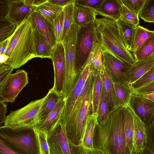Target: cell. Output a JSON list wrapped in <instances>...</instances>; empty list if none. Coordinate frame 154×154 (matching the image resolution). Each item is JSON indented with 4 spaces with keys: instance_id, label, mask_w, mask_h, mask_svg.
I'll use <instances>...</instances> for the list:
<instances>
[{
    "instance_id": "obj_1",
    "label": "cell",
    "mask_w": 154,
    "mask_h": 154,
    "mask_svg": "<svg viewBox=\"0 0 154 154\" xmlns=\"http://www.w3.org/2000/svg\"><path fill=\"white\" fill-rule=\"evenodd\" d=\"M125 107L109 111L106 119L97 123L94 135V148L102 149L107 154H133L126 144Z\"/></svg>"
},
{
    "instance_id": "obj_2",
    "label": "cell",
    "mask_w": 154,
    "mask_h": 154,
    "mask_svg": "<svg viewBox=\"0 0 154 154\" xmlns=\"http://www.w3.org/2000/svg\"><path fill=\"white\" fill-rule=\"evenodd\" d=\"M92 32L94 41L102 51L131 65L136 62L120 37L116 21L104 17L96 18Z\"/></svg>"
},
{
    "instance_id": "obj_3",
    "label": "cell",
    "mask_w": 154,
    "mask_h": 154,
    "mask_svg": "<svg viewBox=\"0 0 154 154\" xmlns=\"http://www.w3.org/2000/svg\"><path fill=\"white\" fill-rule=\"evenodd\" d=\"M9 57L4 63L19 68L37 57L34 29L30 14L17 27L5 54Z\"/></svg>"
},
{
    "instance_id": "obj_4",
    "label": "cell",
    "mask_w": 154,
    "mask_h": 154,
    "mask_svg": "<svg viewBox=\"0 0 154 154\" xmlns=\"http://www.w3.org/2000/svg\"><path fill=\"white\" fill-rule=\"evenodd\" d=\"M92 66L90 54L85 64L79 69L80 73L78 81L66 98L60 123L65 127L70 142L74 136L78 115L83 100L86 82Z\"/></svg>"
},
{
    "instance_id": "obj_5",
    "label": "cell",
    "mask_w": 154,
    "mask_h": 154,
    "mask_svg": "<svg viewBox=\"0 0 154 154\" xmlns=\"http://www.w3.org/2000/svg\"><path fill=\"white\" fill-rule=\"evenodd\" d=\"M0 140L20 154H40L33 128L14 130L1 126Z\"/></svg>"
},
{
    "instance_id": "obj_6",
    "label": "cell",
    "mask_w": 154,
    "mask_h": 154,
    "mask_svg": "<svg viewBox=\"0 0 154 154\" xmlns=\"http://www.w3.org/2000/svg\"><path fill=\"white\" fill-rule=\"evenodd\" d=\"M79 28L74 23L72 24L61 42L64 50L66 60L64 88L66 98L69 94L76 83L80 73L75 60L76 45Z\"/></svg>"
},
{
    "instance_id": "obj_7",
    "label": "cell",
    "mask_w": 154,
    "mask_h": 154,
    "mask_svg": "<svg viewBox=\"0 0 154 154\" xmlns=\"http://www.w3.org/2000/svg\"><path fill=\"white\" fill-rule=\"evenodd\" d=\"M46 96L32 101L25 106L11 111L6 116L4 127L14 130L33 128L38 122V117Z\"/></svg>"
},
{
    "instance_id": "obj_8",
    "label": "cell",
    "mask_w": 154,
    "mask_h": 154,
    "mask_svg": "<svg viewBox=\"0 0 154 154\" xmlns=\"http://www.w3.org/2000/svg\"><path fill=\"white\" fill-rule=\"evenodd\" d=\"M95 70L92 66L86 82L82 103L78 115L72 143L81 145L89 115L91 113Z\"/></svg>"
},
{
    "instance_id": "obj_9",
    "label": "cell",
    "mask_w": 154,
    "mask_h": 154,
    "mask_svg": "<svg viewBox=\"0 0 154 154\" xmlns=\"http://www.w3.org/2000/svg\"><path fill=\"white\" fill-rule=\"evenodd\" d=\"M28 83L27 72L18 69L12 73L0 84V101L14 102L18 94Z\"/></svg>"
},
{
    "instance_id": "obj_10",
    "label": "cell",
    "mask_w": 154,
    "mask_h": 154,
    "mask_svg": "<svg viewBox=\"0 0 154 154\" xmlns=\"http://www.w3.org/2000/svg\"><path fill=\"white\" fill-rule=\"evenodd\" d=\"M102 53L103 66L109 71L114 81L131 88L129 82L130 72L132 65L124 62L104 51H102Z\"/></svg>"
},
{
    "instance_id": "obj_11",
    "label": "cell",
    "mask_w": 154,
    "mask_h": 154,
    "mask_svg": "<svg viewBox=\"0 0 154 154\" xmlns=\"http://www.w3.org/2000/svg\"><path fill=\"white\" fill-rule=\"evenodd\" d=\"M93 23L79 28L75 50L76 65L79 69L87 60L93 47L94 41L92 32Z\"/></svg>"
},
{
    "instance_id": "obj_12",
    "label": "cell",
    "mask_w": 154,
    "mask_h": 154,
    "mask_svg": "<svg viewBox=\"0 0 154 154\" xmlns=\"http://www.w3.org/2000/svg\"><path fill=\"white\" fill-rule=\"evenodd\" d=\"M54 71V83L52 87L60 96L64 97V88L66 72V60L62 42H57L51 59Z\"/></svg>"
},
{
    "instance_id": "obj_13",
    "label": "cell",
    "mask_w": 154,
    "mask_h": 154,
    "mask_svg": "<svg viewBox=\"0 0 154 154\" xmlns=\"http://www.w3.org/2000/svg\"><path fill=\"white\" fill-rule=\"evenodd\" d=\"M128 105L146 128L152 123L154 120V102L142 95L132 94Z\"/></svg>"
},
{
    "instance_id": "obj_14",
    "label": "cell",
    "mask_w": 154,
    "mask_h": 154,
    "mask_svg": "<svg viewBox=\"0 0 154 154\" xmlns=\"http://www.w3.org/2000/svg\"><path fill=\"white\" fill-rule=\"evenodd\" d=\"M50 154H71L65 127L60 123L48 136Z\"/></svg>"
},
{
    "instance_id": "obj_15",
    "label": "cell",
    "mask_w": 154,
    "mask_h": 154,
    "mask_svg": "<svg viewBox=\"0 0 154 154\" xmlns=\"http://www.w3.org/2000/svg\"><path fill=\"white\" fill-rule=\"evenodd\" d=\"M8 10L5 17L16 24L17 27L31 13L33 7L25 0H7Z\"/></svg>"
},
{
    "instance_id": "obj_16",
    "label": "cell",
    "mask_w": 154,
    "mask_h": 154,
    "mask_svg": "<svg viewBox=\"0 0 154 154\" xmlns=\"http://www.w3.org/2000/svg\"><path fill=\"white\" fill-rule=\"evenodd\" d=\"M30 16L34 29L43 35L54 48L57 42L53 24L33 8Z\"/></svg>"
},
{
    "instance_id": "obj_17",
    "label": "cell",
    "mask_w": 154,
    "mask_h": 154,
    "mask_svg": "<svg viewBox=\"0 0 154 154\" xmlns=\"http://www.w3.org/2000/svg\"><path fill=\"white\" fill-rule=\"evenodd\" d=\"M66 100V98L63 97L43 122L37 124L33 128L48 136L50 134L60 123Z\"/></svg>"
},
{
    "instance_id": "obj_18",
    "label": "cell",
    "mask_w": 154,
    "mask_h": 154,
    "mask_svg": "<svg viewBox=\"0 0 154 154\" xmlns=\"http://www.w3.org/2000/svg\"><path fill=\"white\" fill-rule=\"evenodd\" d=\"M102 87L106 94L109 111L117 108L113 85L114 80L108 70L103 66L100 71Z\"/></svg>"
},
{
    "instance_id": "obj_19",
    "label": "cell",
    "mask_w": 154,
    "mask_h": 154,
    "mask_svg": "<svg viewBox=\"0 0 154 154\" xmlns=\"http://www.w3.org/2000/svg\"><path fill=\"white\" fill-rule=\"evenodd\" d=\"M122 4L120 0H104L99 8L94 11L100 15L116 21L120 19Z\"/></svg>"
},
{
    "instance_id": "obj_20",
    "label": "cell",
    "mask_w": 154,
    "mask_h": 154,
    "mask_svg": "<svg viewBox=\"0 0 154 154\" xmlns=\"http://www.w3.org/2000/svg\"><path fill=\"white\" fill-rule=\"evenodd\" d=\"M46 96L38 114L37 124L43 122L63 97L60 96L53 88L49 90Z\"/></svg>"
},
{
    "instance_id": "obj_21",
    "label": "cell",
    "mask_w": 154,
    "mask_h": 154,
    "mask_svg": "<svg viewBox=\"0 0 154 154\" xmlns=\"http://www.w3.org/2000/svg\"><path fill=\"white\" fill-rule=\"evenodd\" d=\"M134 152L138 153L145 148L146 127L134 112Z\"/></svg>"
},
{
    "instance_id": "obj_22",
    "label": "cell",
    "mask_w": 154,
    "mask_h": 154,
    "mask_svg": "<svg viewBox=\"0 0 154 154\" xmlns=\"http://www.w3.org/2000/svg\"><path fill=\"white\" fill-rule=\"evenodd\" d=\"M124 111V130L126 144L130 151L134 153V114L128 105L125 107Z\"/></svg>"
},
{
    "instance_id": "obj_23",
    "label": "cell",
    "mask_w": 154,
    "mask_h": 154,
    "mask_svg": "<svg viewBox=\"0 0 154 154\" xmlns=\"http://www.w3.org/2000/svg\"><path fill=\"white\" fill-rule=\"evenodd\" d=\"M154 65V58L152 55L144 60L136 61L131 66L130 70L129 82L131 86Z\"/></svg>"
},
{
    "instance_id": "obj_24",
    "label": "cell",
    "mask_w": 154,
    "mask_h": 154,
    "mask_svg": "<svg viewBox=\"0 0 154 154\" xmlns=\"http://www.w3.org/2000/svg\"><path fill=\"white\" fill-rule=\"evenodd\" d=\"M96 16L95 12L93 10L75 5L74 12V23L79 27H84L93 23Z\"/></svg>"
},
{
    "instance_id": "obj_25",
    "label": "cell",
    "mask_w": 154,
    "mask_h": 154,
    "mask_svg": "<svg viewBox=\"0 0 154 154\" xmlns=\"http://www.w3.org/2000/svg\"><path fill=\"white\" fill-rule=\"evenodd\" d=\"M98 114H90L88 117L81 145L84 148L89 150L94 149L93 137L94 130L98 123Z\"/></svg>"
},
{
    "instance_id": "obj_26",
    "label": "cell",
    "mask_w": 154,
    "mask_h": 154,
    "mask_svg": "<svg viewBox=\"0 0 154 154\" xmlns=\"http://www.w3.org/2000/svg\"><path fill=\"white\" fill-rule=\"evenodd\" d=\"M34 31L37 57L51 59L54 48L50 44L43 35L34 29Z\"/></svg>"
},
{
    "instance_id": "obj_27",
    "label": "cell",
    "mask_w": 154,
    "mask_h": 154,
    "mask_svg": "<svg viewBox=\"0 0 154 154\" xmlns=\"http://www.w3.org/2000/svg\"><path fill=\"white\" fill-rule=\"evenodd\" d=\"M113 85L117 107L128 105L133 94L131 88L114 81Z\"/></svg>"
},
{
    "instance_id": "obj_28",
    "label": "cell",
    "mask_w": 154,
    "mask_h": 154,
    "mask_svg": "<svg viewBox=\"0 0 154 154\" xmlns=\"http://www.w3.org/2000/svg\"><path fill=\"white\" fill-rule=\"evenodd\" d=\"M116 22L120 37L127 48L131 52L136 26L120 19Z\"/></svg>"
},
{
    "instance_id": "obj_29",
    "label": "cell",
    "mask_w": 154,
    "mask_h": 154,
    "mask_svg": "<svg viewBox=\"0 0 154 154\" xmlns=\"http://www.w3.org/2000/svg\"><path fill=\"white\" fill-rule=\"evenodd\" d=\"M32 8L53 24L54 20L63 10V8L51 3L47 0L37 6L33 7Z\"/></svg>"
},
{
    "instance_id": "obj_30",
    "label": "cell",
    "mask_w": 154,
    "mask_h": 154,
    "mask_svg": "<svg viewBox=\"0 0 154 154\" xmlns=\"http://www.w3.org/2000/svg\"><path fill=\"white\" fill-rule=\"evenodd\" d=\"M154 34V31L149 30L140 25L135 26L131 53H133L138 49Z\"/></svg>"
},
{
    "instance_id": "obj_31",
    "label": "cell",
    "mask_w": 154,
    "mask_h": 154,
    "mask_svg": "<svg viewBox=\"0 0 154 154\" xmlns=\"http://www.w3.org/2000/svg\"><path fill=\"white\" fill-rule=\"evenodd\" d=\"M154 53V34L149 37L133 54L136 61L145 59Z\"/></svg>"
},
{
    "instance_id": "obj_32",
    "label": "cell",
    "mask_w": 154,
    "mask_h": 154,
    "mask_svg": "<svg viewBox=\"0 0 154 154\" xmlns=\"http://www.w3.org/2000/svg\"><path fill=\"white\" fill-rule=\"evenodd\" d=\"M102 86L100 71L95 70L94 82L92 114H97Z\"/></svg>"
},
{
    "instance_id": "obj_33",
    "label": "cell",
    "mask_w": 154,
    "mask_h": 154,
    "mask_svg": "<svg viewBox=\"0 0 154 154\" xmlns=\"http://www.w3.org/2000/svg\"><path fill=\"white\" fill-rule=\"evenodd\" d=\"M17 26L5 17L0 18V42L11 36L17 28Z\"/></svg>"
},
{
    "instance_id": "obj_34",
    "label": "cell",
    "mask_w": 154,
    "mask_h": 154,
    "mask_svg": "<svg viewBox=\"0 0 154 154\" xmlns=\"http://www.w3.org/2000/svg\"><path fill=\"white\" fill-rule=\"evenodd\" d=\"M75 5V3L72 4L63 8L64 16L61 42L69 30L71 26L74 23V12Z\"/></svg>"
},
{
    "instance_id": "obj_35",
    "label": "cell",
    "mask_w": 154,
    "mask_h": 154,
    "mask_svg": "<svg viewBox=\"0 0 154 154\" xmlns=\"http://www.w3.org/2000/svg\"><path fill=\"white\" fill-rule=\"evenodd\" d=\"M91 62L95 70L100 71L103 67L102 60V50L94 41L91 52Z\"/></svg>"
},
{
    "instance_id": "obj_36",
    "label": "cell",
    "mask_w": 154,
    "mask_h": 154,
    "mask_svg": "<svg viewBox=\"0 0 154 154\" xmlns=\"http://www.w3.org/2000/svg\"><path fill=\"white\" fill-rule=\"evenodd\" d=\"M144 21L154 23V0H146L139 15Z\"/></svg>"
},
{
    "instance_id": "obj_37",
    "label": "cell",
    "mask_w": 154,
    "mask_h": 154,
    "mask_svg": "<svg viewBox=\"0 0 154 154\" xmlns=\"http://www.w3.org/2000/svg\"><path fill=\"white\" fill-rule=\"evenodd\" d=\"M154 81V65L143 76L131 85L132 90L144 86Z\"/></svg>"
},
{
    "instance_id": "obj_38",
    "label": "cell",
    "mask_w": 154,
    "mask_h": 154,
    "mask_svg": "<svg viewBox=\"0 0 154 154\" xmlns=\"http://www.w3.org/2000/svg\"><path fill=\"white\" fill-rule=\"evenodd\" d=\"M109 112L106 94L101 86L98 112V123L101 122L106 119Z\"/></svg>"
},
{
    "instance_id": "obj_39",
    "label": "cell",
    "mask_w": 154,
    "mask_h": 154,
    "mask_svg": "<svg viewBox=\"0 0 154 154\" xmlns=\"http://www.w3.org/2000/svg\"><path fill=\"white\" fill-rule=\"evenodd\" d=\"M34 129L36 135L40 154H50V148L48 141V135L43 132Z\"/></svg>"
},
{
    "instance_id": "obj_40",
    "label": "cell",
    "mask_w": 154,
    "mask_h": 154,
    "mask_svg": "<svg viewBox=\"0 0 154 154\" xmlns=\"http://www.w3.org/2000/svg\"><path fill=\"white\" fill-rule=\"evenodd\" d=\"M146 0H120L124 6L139 17Z\"/></svg>"
},
{
    "instance_id": "obj_41",
    "label": "cell",
    "mask_w": 154,
    "mask_h": 154,
    "mask_svg": "<svg viewBox=\"0 0 154 154\" xmlns=\"http://www.w3.org/2000/svg\"><path fill=\"white\" fill-rule=\"evenodd\" d=\"M120 19L135 26L139 25V17L128 9L123 4Z\"/></svg>"
},
{
    "instance_id": "obj_42",
    "label": "cell",
    "mask_w": 154,
    "mask_h": 154,
    "mask_svg": "<svg viewBox=\"0 0 154 154\" xmlns=\"http://www.w3.org/2000/svg\"><path fill=\"white\" fill-rule=\"evenodd\" d=\"M64 16V13L63 10L53 22L55 35L58 42H61Z\"/></svg>"
},
{
    "instance_id": "obj_43",
    "label": "cell",
    "mask_w": 154,
    "mask_h": 154,
    "mask_svg": "<svg viewBox=\"0 0 154 154\" xmlns=\"http://www.w3.org/2000/svg\"><path fill=\"white\" fill-rule=\"evenodd\" d=\"M145 148L154 154V120L146 129Z\"/></svg>"
},
{
    "instance_id": "obj_44",
    "label": "cell",
    "mask_w": 154,
    "mask_h": 154,
    "mask_svg": "<svg viewBox=\"0 0 154 154\" xmlns=\"http://www.w3.org/2000/svg\"><path fill=\"white\" fill-rule=\"evenodd\" d=\"M104 0H75V4L84 7L93 11L98 9Z\"/></svg>"
},
{
    "instance_id": "obj_45",
    "label": "cell",
    "mask_w": 154,
    "mask_h": 154,
    "mask_svg": "<svg viewBox=\"0 0 154 154\" xmlns=\"http://www.w3.org/2000/svg\"><path fill=\"white\" fill-rule=\"evenodd\" d=\"M14 69L13 67L5 63L0 64V84L12 74Z\"/></svg>"
},
{
    "instance_id": "obj_46",
    "label": "cell",
    "mask_w": 154,
    "mask_h": 154,
    "mask_svg": "<svg viewBox=\"0 0 154 154\" xmlns=\"http://www.w3.org/2000/svg\"><path fill=\"white\" fill-rule=\"evenodd\" d=\"M132 91L133 94L141 95L154 93V81Z\"/></svg>"
},
{
    "instance_id": "obj_47",
    "label": "cell",
    "mask_w": 154,
    "mask_h": 154,
    "mask_svg": "<svg viewBox=\"0 0 154 154\" xmlns=\"http://www.w3.org/2000/svg\"><path fill=\"white\" fill-rule=\"evenodd\" d=\"M7 104L5 102L0 101V125L1 126L4 123L6 116L5 114L7 112Z\"/></svg>"
},
{
    "instance_id": "obj_48",
    "label": "cell",
    "mask_w": 154,
    "mask_h": 154,
    "mask_svg": "<svg viewBox=\"0 0 154 154\" xmlns=\"http://www.w3.org/2000/svg\"><path fill=\"white\" fill-rule=\"evenodd\" d=\"M0 154H20L0 140Z\"/></svg>"
},
{
    "instance_id": "obj_49",
    "label": "cell",
    "mask_w": 154,
    "mask_h": 154,
    "mask_svg": "<svg viewBox=\"0 0 154 154\" xmlns=\"http://www.w3.org/2000/svg\"><path fill=\"white\" fill-rule=\"evenodd\" d=\"M48 2L64 8L70 4L75 3V0H48Z\"/></svg>"
},
{
    "instance_id": "obj_50",
    "label": "cell",
    "mask_w": 154,
    "mask_h": 154,
    "mask_svg": "<svg viewBox=\"0 0 154 154\" xmlns=\"http://www.w3.org/2000/svg\"><path fill=\"white\" fill-rule=\"evenodd\" d=\"M71 154H85V148L81 145H76L69 141Z\"/></svg>"
},
{
    "instance_id": "obj_51",
    "label": "cell",
    "mask_w": 154,
    "mask_h": 154,
    "mask_svg": "<svg viewBox=\"0 0 154 154\" xmlns=\"http://www.w3.org/2000/svg\"><path fill=\"white\" fill-rule=\"evenodd\" d=\"M13 34L10 37L3 41L0 42V54H5L6 50Z\"/></svg>"
},
{
    "instance_id": "obj_52",
    "label": "cell",
    "mask_w": 154,
    "mask_h": 154,
    "mask_svg": "<svg viewBox=\"0 0 154 154\" xmlns=\"http://www.w3.org/2000/svg\"><path fill=\"white\" fill-rule=\"evenodd\" d=\"M85 154H107V153L104 150L98 148H94L92 150L87 149L85 148Z\"/></svg>"
},
{
    "instance_id": "obj_53",
    "label": "cell",
    "mask_w": 154,
    "mask_h": 154,
    "mask_svg": "<svg viewBox=\"0 0 154 154\" xmlns=\"http://www.w3.org/2000/svg\"><path fill=\"white\" fill-rule=\"evenodd\" d=\"M47 0H25L26 2L32 7L37 6L46 2Z\"/></svg>"
},
{
    "instance_id": "obj_54",
    "label": "cell",
    "mask_w": 154,
    "mask_h": 154,
    "mask_svg": "<svg viewBox=\"0 0 154 154\" xmlns=\"http://www.w3.org/2000/svg\"><path fill=\"white\" fill-rule=\"evenodd\" d=\"M9 57L5 54H0V64L4 63L8 59Z\"/></svg>"
},
{
    "instance_id": "obj_55",
    "label": "cell",
    "mask_w": 154,
    "mask_h": 154,
    "mask_svg": "<svg viewBox=\"0 0 154 154\" xmlns=\"http://www.w3.org/2000/svg\"><path fill=\"white\" fill-rule=\"evenodd\" d=\"M142 96L154 102V93Z\"/></svg>"
},
{
    "instance_id": "obj_56",
    "label": "cell",
    "mask_w": 154,
    "mask_h": 154,
    "mask_svg": "<svg viewBox=\"0 0 154 154\" xmlns=\"http://www.w3.org/2000/svg\"><path fill=\"white\" fill-rule=\"evenodd\" d=\"M137 154H152L150 152L146 149L145 148Z\"/></svg>"
},
{
    "instance_id": "obj_57",
    "label": "cell",
    "mask_w": 154,
    "mask_h": 154,
    "mask_svg": "<svg viewBox=\"0 0 154 154\" xmlns=\"http://www.w3.org/2000/svg\"><path fill=\"white\" fill-rule=\"evenodd\" d=\"M133 154H137V152H134Z\"/></svg>"
},
{
    "instance_id": "obj_58",
    "label": "cell",
    "mask_w": 154,
    "mask_h": 154,
    "mask_svg": "<svg viewBox=\"0 0 154 154\" xmlns=\"http://www.w3.org/2000/svg\"><path fill=\"white\" fill-rule=\"evenodd\" d=\"M152 56L154 58V53H153V54L152 55Z\"/></svg>"
}]
</instances>
